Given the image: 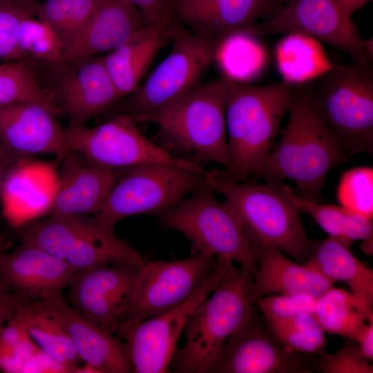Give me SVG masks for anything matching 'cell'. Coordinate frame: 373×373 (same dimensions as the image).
I'll return each instance as SVG.
<instances>
[{
	"label": "cell",
	"mask_w": 373,
	"mask_h": 373,
	"mask_svg": "<svg viewBox=\"0 0 373 373\" xmlns=\"http://www.w3.org/2000/svg\"><path fill=\"white\" fill-rule=\"evenodd\" d=\"M289 121L256 179L291 180L300 198L323 202L329 172L350 157L335 134L315 111L309 90L295 88Z\"/></svg>",
	"instance_id": "obj_1"
},
{
	"label": "cell",
	"mask_w": 373,
	"mask_h": 373,
	"mask_svg": "<svg viewBox=\"0 0 373 373\" xmlns=\"http://www.w3.org/2000/svg\"><path fill=\"white\" fill-rule=\"evenodd\" d=\"M227 80L229 164L222 172L231 182H242L264 168L281 121L289 111L295 87L283 82L251 86Z\"/></svg>",
	"instance_id": "obj_2"
},
{
	"label": "cell",
	"mask_w": 373,
	"mask_h": 373,
	"mask_svg": "<svg viewBox=\"0 0 373 373\" xmlns=\"http://www.w3.org/2000/svg\"><path fill=\"white\" fill-rule=\"evenodd\" d=\"M207 184L224 198L260 249L273 247L301 263L310 251L309 240L300 213L284 191L283 180L265 179L266 182H233L222 171L205 173Z\"/></svg>",
	"instance_id": "obj_3"
},
{
	"label": "cell",
	"mask_w": 373,
	"mask_h": 373,
	"mask_svg": "<svg viewBox=\"0 0 373 373\" xmlns=\"http://www.w3.org/2000/svg\"><path fill=\"white\" fill-rule=\"evenodd\" d=\"M253 273L246 268L228 277L197 307L184 332V345L176 349L169 367L174 372L206 373L227 341L254 310Z\"/></svg>",
	"instance_id": "obj_4"
},
{
	"label": "cell",
	"mask_w": 373,
	"mask_h": 373,
	"mask_svg": "<svg viewBox=\"0 0 373 373\" xmlns=\"http://www.w3.org/2000/svg\"><path fill=\"white\" fill-rule=\"evenodd\" d=\"M227 78L200 84L175 104L135 122L157 124L169 149L226 169L229 153L226 127Z\"/></svg>",
	"instance_id": "obj_5"
},
{
	"label": "cell",
	"mask_w": 373,
	"mask_h": 373,
	"mask_svg": "<svg viewBox=\"0 0 373 373\" xmlns=\"http://www.w3.org/2000/svg\"><path fill=\"white\" fill-rule=\"evenodd\" d=\"M215 193L209 186L202 189L159 216L160 220L191 242L193 255L236 262L254 274L261 249L232 209Z\"/></svg>",
	"instance_id": "obj_6"
},
{
	"label": "cell",
	"mask_w": 373,
	"mask_h": 373,
	"mask_svg": "<svg viewBox=\"0 0 373 373\" xmlns=\"http://www.w3.org/2000/svg\"><path fill=\"white\" fill-rule=\"evenodd\" d=\"M312 106L347 155L373 153V73L370 64L337 66L317 79Z\"/></svg>",
	"instance_id": "obj_7"
},
{
	"label": "cell",
	"mask_w": 373,
	"mask_h": 373,
	"mask_svg": "<svg viewBox=\"0 0 373 373\" xmlns=\"http://www.w3.org/2000/svg\"><path fill=\"white\" fill-rule=\"evenodd\" d=\"M21 242L36 245L77 271L117 263L142 266V256L94 216H48L22 226Z\"/></svg>",
	"instance_id": "obj_8"
},
{
	"label": "cell",
	"mask_w": 373,
	"mask_h": 373,
	"mask_svg": "<svg viewBox=\"0 0 373 373\" xmlns=\"http://www.w3.org/2000/svg\"><path fill=\"white\" fill-rule=\"evenodd\" d=\"M170 54L149 77L117 106L118 115L133 120L164 109L197 87L215 62L218 41L198 35L180 23L171 35Z\"/></svg>",
	"instance_id": "obj_9"
},
{
	"label": "cell",
	"mask_w": 373,
	"mask_h": 373,
	"mask_svg": "<svg viewBox=\"0 0 373 373\" xmlns=\"http://www.w3.org/2000/svg\"><path fill=\"white\" fill-rule=\"evenodd\" d=\"M117 179L94 216L115 227L123 219L139 214L166 213L182 200L208 185L205 173L160 163L142 164Z\"/></svg>",
	"instance_id": "obj_10"
},
{
	"label": "cell",
	"mask_w": 373,
	"mask_h": 373,
	"mask_svg": "<svg viewBox=\"0 0 373 373\" xmlns=\"http://www.w3.org/2000/svg\"><path fill=\"white\" fill-rule=\"evenodd\" d=\"M233 262L219 258L215 269L188 299L158 316L139 323H122L117 337L124 342L135 373L169 370L180 334L192 313L213 289L239 271Z\"/></svg>",
	"instance_id": "obj_11"
},
{
	"label": "cell",
	"mask_w": 373,
	"mask_h": 373,
	"mask_svg": "<svg viewBox=\"0 0 373 373\" xmlns=\"http://www.w3.org/2000/svg\"><path fill=\"white\" fill-rule=\"evenodd\" d=\"M71 151L90 162L113 170L160 163L182 166L205 173L196 162L176 157L147 139L131 117L118 115L94 127L64 128Z\"/></svg>",
	"instance_id": "obj_12"
},
{
	"label": "cell",
	"mask_w": 373,
	"mask_h": 373,
	"mask_svg": "<svg viewBox=\"0 0 373 373\" xmlns=\"http://www.w3.org/2000/svg\"><path fill=\"white\" fill-rule=\"evenodd\" d=\"M244 32L257 37L298 32L332 45L356 64H370L373 57L372 39L362 37L338 0H290Z\"/></svg>",
	"instance_id": "obj_13"
},
{
	"label": "cell",
	"mask_w": 373,
	"mask_h": 373,
	"mask_svg": "<svg viewBox=\"0 0 373 373\" xmlns=\"http://www.w3.org/2000/svg\"><path fill=\"white\" fill-rule=\"evenodd\" d=\"M217 264L216 256L206 254L144 262L135 280L123 323H139L179 305L200 287Z\"/></svg>",
	"instance_id": "obj_14"
},
{
	"label": "cell",
	"mask_w": 373,
	"mask_h": 373,
	"mask_svg": "<svg viewBox=\"0 0 373 373\" xmlns=\"http://www.w3.org/2000/svg\"><path fill=\"white\" fill-rule=\"evenodd\" d=\"M141 267L117 263L80 270L69 285L68 300L84 318L114 334L125 321Z\"/></svg>",
	"instance_id": "obj_15"
},
{
	"label": "cell",
	"mask_w": 373,
	"mask_h": 373,
	"mask_svg": "<svg viewBox=\"0 0 373 373\" xmlns=\"http://www.w3.org/2000/svg\"><path fill=\"white\" fill-rule=\"evenodd\" d=\"M57 106L41 99L19 101L0 106V145L17 162L37 154L63 160L72 151L57 119Z\"/></svg>",
	"instance_id": "obj_16"
},
{
	"label": "cell",
	"mask_w": 373,
	"mask_h": 373,
	"mask_svg": "<svg viewBox=\"0 0 373 373\" xmlns=\"http://www.w3.org/2000/svg\"><path fill=\"white\" fill-rule=\"evenodd\" d=\"M52 89L57 107L66 115L69 126H84L92 117L113 108L121 99L102 57H89L53 65Z\"/></svg>",
	"instance_id": "obj_17"
},
{
	"label": "cell",
	"mask_w": 373,
	"mask_h": 373,
	"mask_svg": "<svg viewBox=\"0 0 373 373\" xmlns=\"http://www.w3.org/2000/svg\"><path fill=\"white\" fill-rule=\"evenodd\" d=\"M208 372L309 373L297 352L285 348L259 321L255 309L227 341Z\"/></svg>",
	"instance_id": "obj_18"
},
{
	"label": "cell",
	"mask_w": 373,
	"mask_h": 373,
	"mask_svg": "<svg viewBox=\"0 0 373 373\" xmlns=\"http://www.w3.org/2000/svg\"><path fill=\"white\" fill-rule=\"evenodd\" d=\"M42 305L64 329L80 360L94 372H133L124 342L69 306L61 291L43 293Z\"/></svg>",
	"instance_id": "obj_19"
},
{
	"label": "cell",
	"mask_w": 373,
	"mask_h": 373,
	"mask_svg": "<svg viewBox=\"0 0 373 373\" xmlns=\"http://www.w3.org/2000/svg\"><path fill=\"white\" fill-rule=\"evenodd\" d=\"M151 26L128 0H97L83 28L64 48L61 62L106 55Z\"/></svg>",
	"instance_id": "obj_20"
},
{
	"label": "cell",
	"mask_w": 373,
	"mask_h": 373,
	"mask_svg": "<svg viewBox=\"0 0 373 373\" xmlns=\"http://www.w3.org/2000/svg\"><path fill=\"white\" fill-rule=\"evenodd\" d=\"M280 7L276 0H176L173 13L189 30L218 41Z\"/></svg>",
	"instance_id": "obj_21"
},
{
	"label": "cell",
	"mask_w": 373,
	"mask_h": 373,
	"mask_svg": "<svg viewBox=\"0 0 373 373\" xmlns=\"http://www.w3.org/2000/svg\"><path fill=\"white\" fill-rule=\"evenodd\" d=\"M62 160L48 216L96 213L117 180L115 171L97 166L73 151Z\"/></svg>",
	"instance_id": "obj_22"
},
{
	"label": "cell",
	"mask_w": 373,
	"mask_h": 373,
	"mask_svg": "<svg viewBox=\"0 0 373 373\" xmlns=\"http://www.w3.org/2000/svg\"><path fill=\"white\" fill-rule=\"evenodd\" d=\"M77 271L47 251L21 242L0 261L3 286L28 299L45 292L61 291L69 286Z\"/></svg>",
	"instance_id": "obj_23"
},
{
	"label": "cell",
	"mask_w": 373,
	"mask_h": 373,
	"mask_svg": "<svg viewBox=\"0 0 373 373\" xmlns=\"http://www.w3.org/2000/svg\"><path fill=\"white\" fill-rule=\"evenodd\" d=\"M333 284L305 263H297L278 249L267 247L260 250L253 274L251 301L254 305L269 294H305L317 299Z\"/></svg>",
	"instance_id": "obj_24"
},
{
	"label": "cell",
	"mask_w": 373,
	"mask_h": 373,
	"mask_svg": "<svg viewBox=\"0 0 373 373\" xmlns=\"http://www.w3.org/2000/svg\"><path fill=\"white\" fill-rule=\"evenodd\" d=\"M174 28L151 26L102 56L121 98L130 95L138 88L158 51L171 40Z\"/></svg>",
	"instance_id": "obj_25"
},
{
	"label": "cell",
	"mask_w": 373,
	"mask_h": 373,
	"mask_svg": "<svg viewBox=\"0 0 373 373\" xmlns=\"http://www.w3.org/2000/svg\"><path fill=\"white\" fill-rule=\"evenodd\" d=\"M350 247L342 240L329 236L311 241L305 263L332 283H345L350 291L372 306L373 271L351 252Z\"/></svg>",
	"instance_id": "obj_26"
},
{
	"label": "cell",
	"mask_w": 373,
	"mask_h": 373,
	"mask_svg": "<svg viewBox=\"0 0 373 373\" xmlns=\"http://www.w3.org/2000/svg\"><path fill=\"white\" fill-rule=\"evenodd\" d=\"M282 82L291 86L316 80L334 67L321 42L305 34H283L275 47Z\"/></svg>",
	"instance_id": "obj_27"
},
{
	"label": "cell",
	"mask_w": 373,
	"mask_h": 373,
	"mask_svg": "<svg viewBox=\"0 0 373 373\" xmlns=\"http://www.w3.org/2000/svg\"><path fill=\"white\" fill-rule=\"evenodd\" d=\"M313 316L325 332L356 341L373 310L351 291L332 287L316 299Z\"/></svg>",
	"instance_id": "obj_28"
},
{
	"label": "cell",
	"mask_w": 373,
	"mask_h": 373,
	"mask_svg": "<svg viewBox=\"0 0 373 373\" xmlns=\"http://www.w3.org/2000/svg\"><path fill=\"white\" fill-rule=\"evenodd\" d=\"M267 58V50L258 37L242 31L218 41L215 62H218L224 77L243 83L261 75Z\"/></svg>",
	"instance_id": "obj_29"
},
{
	"label": "cell",
	"mask_w": 373,
	"mask_h": 373,
	"mask_svg": "<svg viewBox=\"0 0 373 373\" xmlns=\"http://www.w3.org/2000/svg\"><path fill=\"white\" fill-rule=\"evenodd\" d=\"M27 334L42 352L63 365L68 372L76 371L80 358L70 338L40 301L37 303Z\"/></svg>",
	"instance_id": "obj_30"
},
{
	"label": "cell",
	"mask_w": 373,
	"mask_h": 373,
	"mask_svg": "<svg viewBox=\"0 0 373 373\" xmlns=\"http://www.w3.org/2000/svg\"><path fill=\"white\" fill-rule=\"evenodd\" d=\"M97 0H45L39 3L37 18L49 25L64 48L83 28Z\"/></svg>",
	"instance_id": "obj_31"
},
{
	"label": "cell",
	"mask_w": 373,
	"mask_h": 373,
	"mask_svg": "<svg viewBox=\"0 0 373 373\" xmlns=\"http://www.w3.org/2000/svg\"><path fill=\"white\" fill-rule=\"evenodd\" d=\"M18 49L21 61L53 66L61 62L64 46L49 25L33 16H27L20 24Z\"/></svg>",
	"instance_id": "obj_32"
},
{
	"label": "cell",
	"mask_w": 373,
	"mask_h": 373,
	"mask_svg": "<svg viewBox=\"0 0 373 373\" xmlns=\"http://www.w3.org/2000/svg\"><path fill=\"white\" fill-rule=\"evenodd\" d=\"M265 322L274 336L287 350L297 353L323 354L325 332L313 314H303L283 321Z\"/></svg>",
	"instance_id": "obj_33"
},
{
	"label": "cell",
	"mask_w": 373,
	"mask_h": 373,
	"mask_svg": "<svg viewBox=\"0 0 373 373\" xmlns=\"http://www.w3.org/2000/svg\"><path fill=\"white\" fill-rule=\"evenodd\" d=\"M28 99H41L55 104L48 90L40 84L29 63L12 61L1 64L0 106Z\"/></svg>",
	"instance_id": "obj_34"
},
{
	"label": "cell",
	"mask_w": 373,
	"mask_h": 373,
	"mask_svg": "<svg viewBox=\"0 0 373 373\" xmlns=\"http://www.w3.org/2000/svg\"><path fill=\"white\" fill-rule=\"evenodd\" d=\"M336 196L340 205L372 218V168L360 166L343 172L337 186Z\"/></svg>",
	"instance_id": "obj_35"
},
{
	"label": "cell",
	"mask_w": 373,
	"mask_h": 373,
	"mask_svg": "<svg viewBox=\"0 0 373 373\" xmlns=\"http://www.w3.org/2000/svg\"><path fill=\"white\" fill-rule=\"evenodd\" d=\"M283 189L300 213L310 216L329 236L345 242L344 234L352 211L341 205L324 204L300 198L294 192L293 188L286 184H284Z\"/></svg>",
	"instance_id": "obj_36"
},
{
	"label": "cell",
	"mask_w": 373,
	"mask_h": 373,
	"mask_svg": "<svg viewBox=\"0 0 373 373\" xmlns=\"http://www.w3.org/2000/svg\"><path fill=\"white\" fill-rule=\"evenodd\" d=\"M316 298L310 296L269 294L254 303L265 321H278L303 314H313Z\"/></svg>",
	"instance_id": "obj_37"
},
{
	"label": "cell",
	"mask_w": 373,
	"mask_h": 373,
	"mask_svg": "<svg viewBox=\"0 0 373 373\" xmlns=\"http://www.w3.org/2000/svg\"><path fill=\"white\" fill-rule=\"evenodd\" d=\"M37 6H0V59L6 61H21L18 49L20 24L25 17L36 15Z\"/></svg>",
	"instance_id": "obj_38"
},
{
	"label": "cell",
	"mask_w": 373,
	"mask_h": 373,
	"mask_svg": "<svg viewBox=\"0 0 373 373\" xmlns=\"http://www.w3.org/2000/svg\"><path fill=\"white\" fill-rule=\"evenodd\" d=\"M316 368L324 373H372L373 366L360 353L356 341L345 338L343 346L330 354H321Z\"/></svg>",
	"instance_id": "obj_39"
},
{
	"label": "cell",
	"mask_w": 373,
	"mask_h": 373,
	"mask_svg": "<svg viewBox=\"0 0 373 373\" xmlns=\"http://www.w3.org/2000/svg\"><path fill=\"white\" fill-rule=\"evenodd\" d=\"M28 299L15 311L0 334V358L11 354L28 336L27 329L37 302Z\"/></svg>",
	"instance_id": "obj_40"
},
{
	"label": "cell",
	"mask_w": 373,
	"mask_h": 373,
	"mask_svg": "<svg viewBox=\"0 0 373 373\" xmlns=\"http://www.w3.org/2000/svg\"><path fill=\"white\" fill-rule=\"evenodd\" d=\"M143 14L152 26L173 29L178 24L174 17L176 0H128Z\"/></svg>",
	"instance_id": "obj_41"
},
{
	"label": "cell",
	"mask_w": 373,
	"mask_h": 373,
	"mask_svg": "<svg viewBox=\"0 0 373 373\" xmlns=\"http://www.w3.org/2000/svg\"><path fill=\"white\" fill-rule=\"evenodd\" d=\"M21 372H68L39 348L33 354L23 366Z\"/></svg>",
	"instance_id": "obj_42"
},
{
	"label": "cell",
	"mask_w": 373,
	"mask_h": 373,
	"mask_svg": "<svg viewBox=\"0 0 373 373\" xmlns=\"http://www.w3.org/2000/svg\"><path fill=\"white\" fill-rule=\"evenodd\" d=\"M28 298L17 292H11L4 286L0 287V334L6 321H9L18 307Z\"/></svg>",
	"instance_id": "obj_43"
},
{
	"label": "cell",
	"mask_w": 373,
	"mask_h": 373,
	"mask_svg": "<svg viewBox=\"0 0 373 373\" xmlns=\"http://www.w3.org/2000/svg\"><path fill=\"white\" fill-rule=\"evenodd\" d=\"M356 342L362 356L367 361H372L373 359V318L368 321Z\"/></svg>",
	"instance_id": "obj_44"
},
{
	"label": "cell",
	"mask_w": 373,
	"mask_h": 373,
	"mask_svg": "<svg viewBox=\"0 0 373 373\" xmlns=\"http://www.w3.org/2000/svg\"><path fill=\"white\" fill-rule=\"evenodd\" d=\"M20 163L10 157L0 145V196L7 178Z\"/></svg>",
	"instance_id": "obj_45"
},
{
	"label": "cell",
	"mask_w": 373,
	"mask_h": 373,
	"mask_svg": "<svg viewBox=\"0 0 373 373\" xmlns=\"http://www.w3.org/2000/svg\"><path fill=\"white\" fill-rule=\"evenodd\" d=\"M345 12L352 16L372 0H338Z\"/></svg>",
	"instance_id": "obj_46"
},
{
	"label": "cell",
	"mask_w": 373,
	"mask_h": 373,
	"mask_svg": "<svg viewBox=\"0 0 373 373\" xmlns=\"http://www.w3.org/2000/svg\"><path fill=\"white\" fill-rule=\"evenodd\" d=\"M37 0H0V6L14 7H37Z\"/></svg>",
	"instance_id": "obj_47"
},
{
	"label": "cell",
	"mask_w": 373,
	"mask_h": 373,
	"mask_svg": "<svg viewBox=\"0 0 373 373\" xmlns=\"http://www.w3.org/2000/svg\"><path fill=\"white\" fill-rule=\"evenodd\" d=\"M361 248L364 252L372 254V237H370L363 240V242L361 245Z\"/></svg>",
	"instance_id": "obj_48"
},
{
	"label": "cell",
	"mask_w": 373,
	"mask_h": 373,
	"mask_svg": "<svg viewBox=\"0 0 373 373\" xmlns=\"http://www.w3.org/2000/svg\"><path fill=\"white\" fill-rule=\"evenodd\" d=\"M6 245V242L5 240V238L2 235L0 234V261L3 254L5 253Z\"/></svg>",
	"instance_id": "obj_49"
},
{
	"label": "cell",
	"mask_w": 373,
	"mask_h": 373,
	"mask_svg": "<svg viewBox=\"0 0 373 373\" xmlns=\"http://www.w3.org/2000/svg\"><path fill=\"white\" fill-rule=\"evenodd\" d=\"M279 5L280 6L282 3H286L290 0H276Z\"/></svg>",
	"instance_id": "obj_50"
}]
</instances>
